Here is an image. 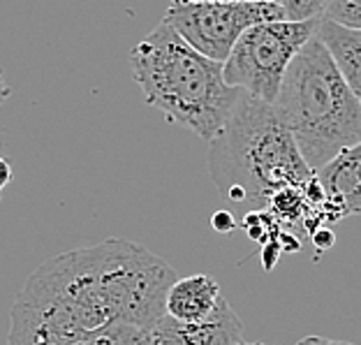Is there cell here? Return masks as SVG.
<instances>
[{
	"label": "cell",
	"instance_id": "1",
	"mask_svg": "<svg viewBox=\"0 0 361 345\" xmlns=\"http://www.w3.org/2000/svg\"><path fill=\"white\" fill-rule=\"evenodd\" d=\"M176 278L165 260L133 241L61 253L23 285L7 345H79L109 325L153 332Z\"/></svg>",
	"mask_w": 361,
	"mask_h": 345
},
{
	"label": "cell",
	"instance_id": "2",
	"mask_svg": "<svg viewBox=\"0 0 361 345\" xmlns=\"http://www.w3.org/2000/svg\"><path fill=\"white\" fill-rule=\"evenodd\" d=\"M209 171L239 220L269 209L276 193L315 176L276 107L243 90L223 133L209 144Z\"/></svg>",
	"mask_w": 361,
	"mask_h": 345
},
{
	"label": "cell",
	"instance_id": "3",
	"mask_svg": "<svg viewBox=\"0 0 361 345\" xmlns=\"http://www.w3.org/2000/svg\"><path fill=\"white\" fill-rule=\"evenodd\" d=\"M128 63L144 102L207 144L223 133L241 95L225 81L223 63L195 52L165 21L130 52Z\"/></svg>",
	"mask_w": 361,
	"mask_h": 345
},
{
	"label": "cell",
	"instance_id": "4",
	"mask_svg": "<svg viewBox=\"0 0 361 345\" xmlns=\"http://www.w3.org/2000/svg\"><path fill=\"white\" fill-rule=\"evenodd\" d=\"M274 107L313 171L361 142V102L317 35L292 59Z\"/></svg>",
	"mask_w": 361,
	"mask_h": 345
},
{
	"label": "cell",
	"instance_id": "5",
	"mask_svg": "<svg viewBox=\"0 0 361 345\" xmlns=\"http://www.w3.org/2000/svg\"><path fill=\"white\" fill-rule=\"evenodd\" d=\"M319 19L313 21H267L257 23L236 40L223 63V77L232 88L274 104L283 77L301 47L317 32Z\"/></svg>",
	"mask_w": 361,
	"mask_h": 345
},
{
	"label": "cell",
	"instance_id": "6",
	"mask_svg": "<svg viewBox=\"0 0 361 345\" xmlns=\"http://www.w3.org/2000/svg\"><path fill=\"white\" fill-rule=\"evenodd\" d=\"M285 10L276 0L259 3H195L171 0L162 21L178 32L195 52L216 63H225L236 40L248 28L267 21H285Z\"/></svg>",
	"mask_w": 361,
	"mask_h": 345
},
{
	"label": "cell",
	"instance_id": "7",
	"mask_svg": "<svg viewBox=\"0 0 361 345\" xmlns=\"http://www.w3.org/2000/svg\"><path fill=\"white\" fill-rule=\"evenodd\" d=\"M153 345H241L243 325L225 297L209 317L200 322H178L162 315V320L151 332Z\"/></svg>",
	"mask_w": 361,
	"mask_h": 345
},
{
	"label": "cell",
	"instance_id": "8",
	"mask_svg": "<svg viewBox=\"0 0 361 345\" xmlns=\"http://www.w3.org/2000/svg\"><path fill=\"white\" fill-rule=\"evenodd\" d=\"M324 193L331 223L345 216H361V142L341 151L315 171Z\"/></svg>",
	"mask_w": 361,
	"mask_h": 345
},
{
	"label": "cell",
	"instance_id": "9",
	"mask_svg": "<svg viewBox=\"0 0 361 345\" xmlns=\"http://www.w3.org/2000/svg\"><path fill=\"white\" fill-rule=\"evenodd\" d=\"M220 297V285L207 274L176 278L165 297V315L178 322H200L213 313Z\"/></svg>",
	"mask_w": 361,
	"mask_h": 345
},
{
	"label": "cell",
	"instance_id": "10",
	"mask_svg": "<svg viewBox=\"0 0 361 345\" xmlns=\"http://www.w3.org/2000/svg\"><path fill=\"white\" fill-rule=\"evenodd\" d=\"M315 35L326 44L334 61L338 63L343 77L355 90V95L361 102V30H350L336 23L319 19Z\"/></svg>",
	"mask_w": 361,
	"mask_h": 345
},
{
	"label": "cell",
	"instance_id": "11",
	"mask_svg": "<svg viewBox=\"0 0 361 345\" xmlns=\"http://www.w3.org/2000/svg\"><path fill=\"white\" fill-rule=\"evenodd\" d=\"M79 345H153L151 332L130 325H109Z\"/></svg>",
	"mask_w": 361,
	"mask_h": 345
},
{
	"label": "cell",
	"instance_id": "12",
	"mask_svg": "<svg viewBox=\"0 0 361 345\" xmlns=\"http://www.w3.org/2000/svg\"><path fill=\"white\" fill-rule=\"evenodd\" d=\"M322 19L350 30H361V0H329Z\"/></svg>",
	"mask_w": 361,
	"mask_h": 345
},
{
	"label": "cell",
	"instance_id": "13",
	"mask_svg": "<svg viewBox=\"0 0 361 345\" xmlns=\"http://www.w3.org/2000/svg\"><path fill=\"white\" fill-rule=\"evenodd\" d=\"M285 10L287 21H313L322 19L329 0H278Z\"/></svg>",
	"mask_w": 361,
	"mask_h": 345
},
{
	"label": "cell",
	"instance_id": "14",
	"mask_svg": "<svg viewBox=\"0 0 361 345\" xmlns=\"http://www.w3.org/2000/svg\"><path fill=\"white\" fill-rule=\"evenodd\" d=\"M239 225V218L234 216L232 211H218L213 213V229H218V232H232Z\"/></svg>",
	"mask_w": 361,
	"mask_h": 345
},
{
	"label": "cell",
	"instance_id": "15",
	"mask_svg": "<svg viewBox=\"0 0 361 345\" xmlns=\"http://www.w3.org/2000/svg\"><path fill=\"white\" fill-rule=\"evenodd\" d=\"M310 241H313L319 250H324L334 243V234L329 232V229H315V232L310 234Z\"/></svg>",
	"mask_w": 361,
	"mask_h": 345
},
{
	"label": "cell",
	"instance_id": "16",
	"mask_svg": "<svg viewBox=\"0 0 361 345\" xmlns=\"http://www.w3.org/2000/svg\"><path fill=\"white\" fill-rule=\"evenodd\" d=\"M297 345H355V343H348V341H334V339H324V336H306V339H301Z\"/></svg>",
	"mask_w": 361,
	"mask_h": 345
},
{
	"label": "cell",
	"instance_id": "17",
	"mask_svg": "<svg viewBox=\"0 0 361 345\" xmlns=\"http://www.w3.org/2000/svg\"><path fill=\"white\" fill-rule=\"evenodd\" d=\"M12 181V167L10 162H7L5 158H0V197H3V190L7 186H10Z\"/></svg>",
	"mask_w": 361,
	"mask_h": 345
},
{
	"label": "cell",
	"instance_id": "18",
	"mask_svg": "<svg viewBox=\"0 0 361 345\" xmlns=\"http://www.w3.org/2000/svg\"><path fill=\"white\" fill-rule=\"evenodd\" d=\"M7 97H10V86H7V81L3 77V70H0V104H3Z\"/></svg>",
	"mask_w": 361,
	"mask_h": 345
},
{
	"label": "cell",
	"instance_id": "19",
	"mask_svg": "<svg viewBox=\"0 0 361 345\" xmlns=\"http://www.w3.org/2000/svg\"><path fill=\"white\" fill-rule=\"evenodd\" d=\"M195 3H259V0H195Z\"/></svg>",
	"mask_w": 361,
	"mask_h": 345
},
{
	"label": "cell",
	"instance_id": "20",
	"mask_svg": "<svg viewBox=\"0 0 361 345\" xmlns=\"http://www.w3.org/2000/svg\"><path fill=\"white\" fill-rule=\"evenodd\" d=\"M241 345H267V343H245V341H243Z\"/></svg>",
	"mask_w": 361,
	"mask_h": 345
}]
</instances>
